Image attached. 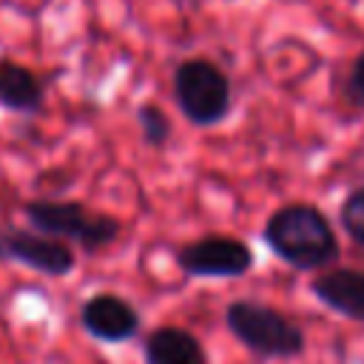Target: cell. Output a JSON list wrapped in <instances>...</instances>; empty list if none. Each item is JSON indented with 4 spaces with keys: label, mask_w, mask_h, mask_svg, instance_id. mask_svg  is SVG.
<instances>
[{
    "label": "cell",
    "mask_w": 364,
    "mask_h": 364,
    "mask_svg": "<svg viewBox=\"0 0 364 364\" xmlns=\"http://www.w3.org/2000/svg\"><path fill=\"white\" fill-rule=\"evenodd\" d=\"M338 225L344 228V233L364 250V185L353 188L338 208Z\"/></svg>",
    "instance_id": "12"
},
{
    "label": "cell",
    "mask_w": 364,
    "mask_h": 364,
    "mask_svg": "<svg viewBox=\"0 0 364 364\" xmlns=\"http://www.w3.org/2000/svg\"><path fill=\"white\" fill-rule=\"evenodd\" d=\"M3 242H6V256L14 264H23L40 276L48 279H63L68 273H74L77 267V253L68 242L40 233L34 228H6L3 230Z\"/></svg>",
    "instance_id": "6"
},
{
    "label": "cell",
    "mask_w": 364,
    "mask_h": 364,
    "mask_svg": "<svg viewBox=\"0 0 364 364\" xmlns=\"http://www.w3.org/2000/svg\"><path fill=\"white\" fill-rule=\"evenodd\" d=\"M136 125H139V136L148 148L159 151L171 142V134H173L171 117L156 102H139L136 105Z\"/></svg>",
    "instance_id": "11"
},
{
    "label": "cell",
    "mask_w": 364,
    "mask_h": 364,
    "mask_svg": "<svg viewBox=\"0 0 364 364\" xmlns=\"http://www.w3.org/2000/svg\"><path fill=\"white\" fill-rule=\"evenodd\" d=\"M0 262H9V256H6V242H3V230H0Z\"/></svg>",
    "instance_id": "14"
},
{
    "label": "cell",
    "mask_w": 364,
    "mask_h": 364,
    "mask_svg": "<svg viewBox=\"0 0 364 364\" xmlns=\"http://www.w3.org/2000/svg\"><path fill=\"white\" fill-rule=\"evenodd\" d=\"M142 361L145 364H210L202 341L179 324H159L148 330V336L142 338Z\"/></svg>",
    "instance_id": "10"
},
{
    "label": "cell",
    "mask_w": 364,
    "mask_h": 364,
    "mask_svg": "<svg viewBox=\"0 0 364 364\" xmlns=\"http://www.w3.org/2000/svg\"><path fill=\"white\" fill-rule=\"evenodd\" d=\"M176 267L191 279H242L253 270V247L230 233H205L176 247Z\"/></svg>",
    "instance_id": "5"
},
{
    "label": "cell",
    "mask_w": 364,
    "mask_h": 364,
    "mask_svg": "<svg viewBox=\"0 0 364 364\" xmlns=\"http://www.w3.org/2000/svg\"><path fill=\"white\" fill-rule=\"evenodd\" d=\"M80 327L102 344H122L142 330V316L125 296L100 290L80 304Z\"/></svg>",
    "instance_id": "7"
},
{
    "label": "cell",
    "mask_w": 364,
    "mask_h": 364,
    "mask_svg": "<svg viewBox=\"0 0 364 364\" xmlns=\"http://www.w3.org/2000/svg\"><path fill=\"white\" fill-rule=\"evenodd\" d=\"M225 327L247 353L262 361L299 358L307 347L304 330L287 313L259 299H233L225 307Z\"/></svg>",
    "instance_id": "3"
},
{
    "label": "cell",
    "mask_w": 364,
    "mask_h": 364,
    "mask_svg": "<svg viewBox=\"0 0 364 364\" xmlns=\"http://www.w3.org/2000/svg\"><path fill=\"white\" fill-rule=\"evenodd\" d=\"M267 250L299 273H321L341 259V242L330 216L313 202L279 205L262 225Z\"/></svg>",
    "instance_id": "1"
},
{
    "label": "cell",
    "mask_w": 364,
    "mask_h": 364,
    "mask_svg": "<svg viewBox=\"0 0 364 364\" xmlns=\"http://www.w3.org/2000/svg\"><path fill=\"white\" fill-rule=\"evenodd\" d=\"M23 216L28 228L77 245L85 253L111 247L122 236V222L105 210H94L77 199L40 196L23 202Z\"/></svg>",
    "instance_id": "2"
},
{
    "label": "cell",
    "mask_w": 364,
    "mask_h": 364,
    "mask_svg": "<svg viewBox=\"0 0 364 364\" xmlns=\"http://www.w3.org/2000/svg\"><path fill=\"white\" fill-rule=\"evenodd\" d=\"M173 102L193 128H213L233 108V82L208 57H185L171 74Z\"/></svg>",
    "instance_id": "4"
},
{
    "label": "cell",
    "mask_w": 364,
    "mask_h": 364,
    "mask_svg": "<svg viewBox=\"0 0 364 364\" xmlns=\"http://www.w3.org/2000/svg\"><path fill=\"white\" fill-rule=\"evenodd\" d=\"M310 293L336 316L364 324V270L327 267L313 276Z\"/></svg>",
    "instance_id": "8"
},
{
    "label": "cell",
    "mask_w": 364,
    "mask_h": 364,
    "mask_svg": "<svg viewBox=\"0 0 364 364\" xmlns=\"http://www.w3.org/2000/svg\"><path fill=\"white\" fill-rule=\"evenodd\" d=\"M43 105H46L43 77L11 57H0V108L20 117H34L43 111Z\"/></svg>",
    "instance_id": "9"
},
{
    "label": "cell",
    "mask_w": 364,
    "mask_h": 364,
    "mask_svg": "<svg viewBox=\"0 0 364 364\" xmlns=\"http://www.w3.org/2000/svg\"><path fill=\"white\" fill-rule=\"evenodd\" d=\"M344 100L350 102V108H355L358 114H364V48L355 54V60L347 68V77H344Z\"/></svg>",
    "instance_id": "13"
}]
</instances>
